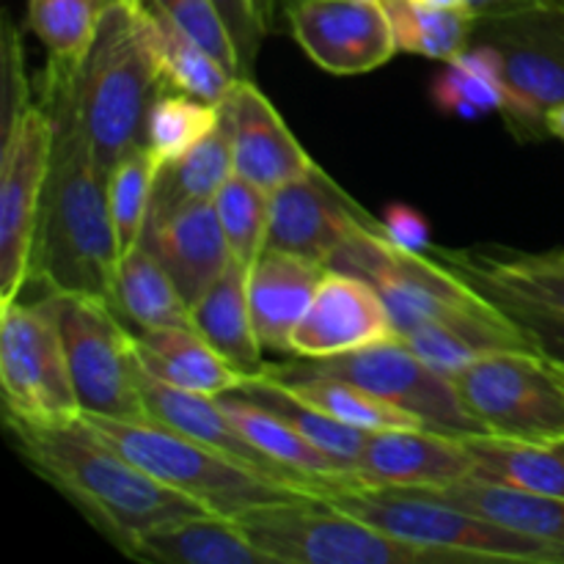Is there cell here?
Segmentation results:
<instances>
[{
  "label": "cell",
  "instance_id": "27",
  "mask_svg": "<svg viewBox=\"0 0 564 564\" xmlns=\"http://www.w3.org/2000/svg\"><path fill=\"white\" fill-rule=\"evenodd\" d=\"M108 301L130 328L135 325V330L193 328L191 306L163 262L143 242L119 257Z\"/></svg>",
  "mask_w": 564,
  "mask_h": 564
},
{
  "label": "cell",
  "instance_id": "36",
  "mask_svg": "<svg viewBox=\"0 0 564 564\" xmlns=\"http://www.w3.org/2000/svg\"><path fill=\"white\" fill-rule=\"evenodd\" d=\"M220 124V105L204 102L182 91H163L154 97L147 116V135L143 147L152 154L154 165L174 163L185 158L193 147L204 141Z\"/></svg>",
  "mask_w": 564,
  "mask_h": 564
},
{
  "label": "cell",
  "instance_id": "42",
  "mask_svg": "<svg viewBox=\"0 0 564 564\" xmlns=\"http://www.w3.org/2000/svg\"><path fill=\"white\" fill-rule=\"evenodd\" d=\"M235 39L237 58H240V77H253L257 69L259 50H262L264 36L270 33L268 20H264L262 0H215Z\"/></svg>",
  "mask_w": 564,
  "mask_h": 564
},
{
  "label": "cell",
  "instance_id": "14",
  "mask_svg": "<svg viewBox=\"0 0 564 564\" xmlns=\"http://www.w3.org/2000/svg\"><path fill=\"white\" fill-rule=\"evenodd\" d=\"M281 25L330 75H364L397 53L383 0H292Z\"/></svg>",
  "mask_w": 564,
  "mask_h": 564
},
{
  "label": "cell",
  "instance_id": "16",
  "mask_svg": "<svg viewBox=\"0 0 564 564\" xmlns=\"http://www.w3.org/2000/svg\"><path fill=\"white\" fill-rule=\"evenodd\" d=\"M386 341H400V334L378 292L358 275L328 268L292 334V352L297 358H328Z\"/></svg>",
  "mask_w": 564,
  "mask_h": 564
},
{
  "label": "cell",
  "instance_id": "10",
  "mask_svg": "<svg viewBox=\"0 0 564 564\" xmlns=\"http://www.w3.org/2000/svg\"><path fill=\"white\" fill-rule=\"evenodd\" d=\"M452 380L466 411L490 435L543 446L564 441V367L545 352H488Z\"/></svg>",
  "mask_w": 564,
  "mask_h": 564
},
{
  "label": "cell",
  "instance_id": "19",
  "mask_svg": "<svg viewBox=\"0 0 564 564\" xmlns=\"http://www.w3.org/2000/svg\"><path fill=\"white\" fill-rule=\"evenodd\" d=\"M141 394L143 402H147L149 419H154V422L165 424V427L171 430H180L187 438L198 441V444L231 457V460L251 468V471L262 474V477L275 479V482L281 485H292V488L306 490V494L317 496V499H325L319 485L301 477V474L290 471V468L275 463L270 455H264L257 444H251V441L237 430V424L226 416L224 408L218 405V397H204L193 394V391L174 389V386L149 378L143 369Z\"/></svg>",
  "mask_w": 564,
  "mask_h": 564
},
{
  "label": "cell",
  "instance_id": "17",
  "mask_svg": "<svg viewBox=\"0 0 564 564\" xmlns=\"http://www.w3.org/2000/svg\"><path fill=\"white\" fill-rule=\"evenodd\" d=\"M220 116L231 132L235 174L262 191L273 193L317 165L253 77H237L220 102Z\"/></svg>",
  "mask_w": 564,
  "mask_h": 564
},
{
  "label": "cell",
  "instance_id": "7",
  "mask_svg": "<svg viewBox=\"0 0 564 564\" xmlns=\"http://www.w3.org/2000/svg\"><path fill=\"white\" fill-rule=\"evenodd\" d=\"M242 532L273 564H460L452 551L405 543L325 499L253 507L235 518Z\"/></svg>",
  "mask_w": 564,
  "mask_h": 564
},
{
  "label": "cell",
  "instance_id": "49",
  "mask_svg": "<svg viewBox=\"0 0 564 564\" xmlns=\"http://www.w3.org/2000/svg\"><path fill=\"white\" fill-rule=\"evenodd\" d=\"M416 6H430V9H471V0H411Z\"/></svg>",
  "mask_w": 564,
  "mask_h": 564
},
{
  "label": "cell",
  "instance_id": "6",
  "mask_svg": "<svg viewBox=\"0 0 564 564\" xmlns=\"http://www.w3.org/2000/svg\"><path fill=\"white\" fill-rule=\"evenodd\" d=\"M325 501L391 538L463 554L471 562L564 564V551L556 545L540 543L413 488H341L325 496Z\"/></svg>",
  "mask_w": 564,
  "mask_h": 564
},
{
  "label": "cell",
  "instance_id": "26",
  "mask_svg": "<svg viewBox=\"0 0 564 564\" xmlns=\"http://www.w3.org/2000/svg\"><path fill=\"white\" fill-rule=\"evenodd\" d=\"M193 328L229 358L246 375H262V341L253 328L251 303H248V268L231 262L218 281L191 306Z\"/></svg>",
  "mask_w": 564,
  "mask_h": 564
},
{
  "label": "cell",
  "instance_id": "29",
  "mask_svg": "<svg viewBox=\"0 0 564 564\" xmlns=\"http://www.w3.org/2000/svg\"><path fill=\"white\" fill-rule=\"evenodd\" d=\"M138 3H141L143 22H147L160 86L169 88V91L191 94V97L204 99V102H224L226 94L237 80L235 72L220 64L202 44L193 42L187 33H182L174 22L165 20L147 0H138Z\"/></svg>",
  "mask_w": 564,
  "mask_h": 564
},
{
  "label": "cell",
  "instance_id": "31",
  "mask_svg": "<svg viewBox=\"0 0 564 564\" xmlns=\"http://www.w3.org/2000/svg\"><path fill=\"white\" fill-rule=\"evenodd\" d=\"M463 441L477 463L474 479L564 499V455L554 446L501 438L490 433L468 435Z\"/></svg>",
  "mask_w": 564,
  "mask_h": 564
},
{
  "label": "cell",
  "instance_id": "39",
  "mask_svg": "<svg viewBox=\"0 0 564 564\" xmlns=\"http://www.w3.org/2000/svg\"><path fill=\"white\" fill-rule=\"evenodd\" d=\"M229 251L237 262L251 268L259 253L268 248L270 193L253 182L231 174L213 198Z\"/></svg>",
  "mask_w": 564,
  "mask_h": 564
},
{
  "label": "cell",
  "instance_id": "40",
  "mask_svg": "<svg viewBox=\"0 0 564 564\" xmlns=\"http://www.w3.org/2000/svg\"><path fill=\"white\" fill-rule=\"evenodd\" d=\"M147 3L240 77V58H237L235 39H231L215 0H147Z\"/></svg>",
  "mask_w": 564,
  "mask_h": 564
},
{
  "label": "cell",
  "instance_id": "38",
  "mask_svg": "<svg viewBox=\"0 0 564 564\" xmlns=\"http://www.w3.org/2000/svg\"><path fill=\"white\" fill-rule=\"evenodd\" d=\"M154 176H158V165H154L147 147L132 149L127 158L119 160V165L110 174L108 204L119 257L135 248L141 242L143 231H147Z\"/></svg>",
  "mask_w": 564,
  "mask_h": 564
},
{
  "label": "cell",
  "instance_id": "45",
  "mask_svg": "<svg viewBox=\"0 0 564 564\" xmlns=\"http://www.w3.org/2000/svg\"><path fill=\"white\" fill-rule=\"evenodd\" d=\"M529 3H540V0H471L474 14L485 17V14H499V11H510V9H521V6Z\"/></svg>",
  "mask_w": 564,
  "mask_h": 564
},
{
  "label": "cell",
  "instance_id": "21",
  "mask_svg": "<svg viewBox=\"0 0 564 564\" xmlns=\"http://www.w3.org/2000/svg\"><path fill=\"white\" fill-rule=\"evenodd\" d=\"M141 242L163 262L187 306H193L235 262L213 202L193 204L171 215L160 226L143 231Z\"/></svg>",
  "mask_w": 564,
  "mask_h": 564
},
{
  "label": "cell",
  "instance_id": "37",
  "mask_svg": "<svg viewBox=\"0 0 564 564\" xmlns=\"http://www.w3.org/2000/svg\"><path fill=\"white\" fill-rule=\"evenodd\" d=\"M110 0H28V28L55 61H83Z\"/></svg>",
  "mask_w": 564,
  "mask_h": 564
},
{
  "label": "cell",
  "instance_id": "30",
  "mask_svg": "<svg viewBox=\"0 0 564 564\" xmlns=\"http://www.w3.org/2000/svg\"><path fill=\"white\" fill-rule=\"evenodd\" d=\"M237 394L248 397L257 405H262L264 411L284 419L290 427H295L303 438L319 446L325 455L334 457L339 466H345L347 471H356V463L361 457L364 444H367L364 430L350 427V424H341L339 419L328 416V413H323L312 402L297 397L290 386L281 383V380H275L268 372L248 375V380L237 389Z\"/></svg>",
  "mask_w": 564,
  "mask_h": 564
},
{
  "label": "cell",
  "instance_id": "4",
  "mask_svg": "<svg viewBox=\"0 0 564 564\" xmlns=\"http://www.w3.org/2000/svg\"><path fill=\"white\" fill-rule=\"evenodd\" d=\"M77 91L99 174L110 180L119 160L143 147L149 108L163 91L138 0H110L102 11Z\"/></svg>",
  "mask_w": 564,
  "mask_h": 564
},
{
  "label": "cell",
  "instance_id": "43",
  "mask_svg": "<svg viewBox=\"0 0 564 564\" xmlns=\"http://www.w3.org/2000/svg\"><path fill=\"white\" fill-rule=\"evenodd\" d=\"M33 99L28 91L25 77V50H22V39L17 33L11 17L3 22V127L28 108Z\"/></svg>",
  "mask_w": 564,
  "mask_h": 564
},
{
  "label": "cell",
  "instance_id": "1",
  "mask_svg": "<svg viewBox=\"0 0 564 564\" xmlns=\"http://www.w3.org/2000/svg\"><path fill=\"white\" fill-rule=\"evenodd\" d=\"M80 64L50 58L39 80V102L53 121V158L31 279L42 281L47 292H86L108 301L119 251L110 220L108 180L99 174L80 116Z\"/></svg>",
  "mask_w": 564,
  "mask_h": 564
},
{
  "label": "cell",
  "instance_id": "20",
  "mask_svg": "<svg viewBox=\"0 0 564 564\" xmlns=\"http://www.w3.org/2000/svg\"><path fill=\"white\" fill-rule=\"evenodd\" d=\"M325 270L323 264L273 248H264L248 268V303L264 350L295 356L292 334L312 306Z\"/></svg>",
  "mask_w": 564,
  "mask_h": 564
},
{
  "label": "cell",
  "instance_id": "48",
  "mask_svg": "<svg viewBox=\"0 0 564 564\" xmlns=\"http://www.w3.org/2000/svg\"><path fill=\"white\" fill-rule=\"evenodd\" d=\"M549 135L564 141V102L556 105V108L549 113Z\"/></svg>",
  "mask_w": 564,
  "mask_h": 564
},
{
  "label": "cell",
  "instance_id": "8",
  "mask_svg": "<svg viewBox=\"0 0 564 564\" xmlns=\"http://www.w3.org/2000/svg\"><path fill=\"white\" fill-rule=\"evenodd\" d=\"M471 42L499 50L505 66V121L518 141L549 135V113L564 102V3L540 0L477 17Z\"/></svg>",
  "mask_w": 564,
  "mask_h": 564
},
{
  "label": "cell",
  "instance_id": "5",
  "mask_svg": "<svg viewBox=\"0 0 564 564\" xmlns=\"http://www.w3.org/2000/svg\"><path fill=\"white\" fill-rule=\"evenodd\" d=\"M83 416L135 466L174 488L176 494L202 505L213 516L237 518L253 507L317 499L306 490L262 477L154 419L135 422V419H108L91 413Z\"/></svg>",
  "mask_w": 564,
  "mask_h": 564
},
{
  "label": "cell",
  "instance_id": "24",
  "mask_svg": "<svg viewBox=\"0 0 564 564\" xmlns=\"http://www.w3.org/2000/svg\"><path fill=\"white\" fill-rule=\"evenodd\" d=\"M218 405L224 408L226 416L237 424V430L251 444H257L264 455H270L275 463L290 468V471L312 479L314 485H319L325 496L341 488H364L356 471H347L334 457L325 455L319 446L303 438L295 427H290L284 419L264 411L262 405H257L248 397L229 391V394L218 397Z\"/></svg>",
  "mask_w": 564,
  "mask_h": 564
},
{
  "label": "cell",
  "instance_id": "41",
  "mask_svg": "<svg viewBox=\"0 0 564 564\" xmlns=\"http://www.w3.org/2000/svg\"><path fill=\"white\" fill-rule=\"evenodd\" d=\"M479 290V286H477ZM490 301L499 303L532 339V345L556 364L564 367V314L551 312V308L540 306V303L523 301V297L501 295V292H485Z\"/></svg>",
  "mask_w": 564,
  "mask_h": 564
},
{
  "label": "cell",
  "instance_id": "18",
  "mask_svg": "<svg viewBox=\"0 0 564 564\" xmlns=\"http://www.w3.org/2000/svg\"><path fill=\"white\" fill-rule=\"evenodd\" d=\"M474 468L466 441L424 427L367 433L356 463L364 488H446L471 479Z\"/></svg>",
  "mask_w": 564,
  "mask_h": 564
},
{
  "label": "cell",
  "instance_id": "3",
  "mask_svg": "<svg viewBox=\"0 0 564 564\" xmlns=\"http://www.w3.org/2000/svg\"><path fill=\"white\" fill-rule=\"evenodd\" d=\"M328 268L358 275L378 292L400 341L419 328H441L468 339L482 356L538 350L527 330L466 275L427 253L394 246L375 218L347 237Z\"/></svg>",
  "mask_w": 564,
  "mask_h": 564
},
{
  "label": "cell",
  "instance_id": "50",
  "mask_svg": "<svg viewBox=\"0 0 564 564\" xmlns=\"http://www.w3.org/2000/svg\"><path fill=\"white\" fill-rule=\"evenodd\" d=\"M554 449H556V452H560V455H564V441H562V444H556V446H554Z\"/></svg>",
  "mask_w": 564,
  "mask_h": 564
},
{
  "label": "cell",
  "instance_id": "11",
  "mask_svg": "<svg viewBox=\"0 0 564 564\" xmlns=\"http://www.w3.org/2000/svg\"><path fill=\"white\" fill-rule=\"evenodd\" d=\"M264 372L275 375V378L328 375V378L347 380V383L380 397L389 405L411 413L433 433L457 435V438L488 433L466 411L455 389V380L422 361L405 341H386V345H372L328 358L268 364Z\"/></svg>",
  "mask_w": 564,
  "mask_h": 564
},
{
  "label": "cell",
  "instance_id": "15",
  "mask_svg": "<svg viewBox=\"0 0 564 564\" xmlns=\"http://www.w3.org/2000/svg\"><path fill=\"white\" fill-rule=\"evenodd\" d=\"M372 215L358 207L319 165L270 193L268 248L328 268L347 237Z\"/></svg>",
  "mask_w": 564,
  "mask_h": 564
},
{
  "label": "cell",
  "instance_id": "9",
  "mask_svg": "<svg viewBox=\"0 0 564 564\" xmlns=\"http://www.w3.org/2000/svg\"><path fill=\"white\" fill-rule=\"evenodd\" d=\"M64 339L80 411L108 419H149L132 328L110 301L86 292H47Z\"/></svg>",
  "mask_w": 564,
  "mask_h": 564
},
{
  "label": "cell",
  "instance_id": "47",
  "mask_svg": "<svg viewBox=\"0 0 564 564\" xmlns=\"http://www.w3.org/2000/svg\"><path fill=\"white\" fill-rule=\"evenodd\" d=\"M292 0H264V20H268L270 31L281 25V17H284V9Z\"/></svg>",
  "mask_w": 564,
  "mask_h": 564
},
{
  "label": "cell",
  "instance_id": "35",
  "mask_svg": "<svg viewBox=\"0 0 564 564\" xmlns=\"http://www.w3.org/2000/svg\"><path fill=\"white\" fill-rule=\"evenodd\" d=\"M397 50L433 61H452L471 44L477 14L471 9H430L411 0H383Z\"/></svg>",
  "mask_w": 564,
  "mask_h": 564
},
{
  "label": "cell",
  "instance_id": "33",
  "mask_svg": "<svg viewBox=\"0 0 564 564\" xmlns=\"http://www.w3.org/2000/svg\"><path fill=\"white\" fill-rule=\"evenodd\" d=\"M433 99L441 110L460 119L505 110L507 86L499 50L482 42L468 44L463 53L446 61V69L435 77Z\"/></svg>",
  "mask_w": 564,
  "mask_h": 564
},
{
  "label": "cell",
  "instance_id": "46",
  "mask_svg": "<svg viewBox=\"0 0 564 564\" xmlns=\"http://www.w3.org/2000/svg\"><path fill=\"white\" fill-rule=\"evenodd\" d=\"M527 262L538 264V268H549V270H564V248H556V251H545V253H521Z\"/></svg>",
  "mask_w": 564,
  "mask_h": 564
},
{
  "label": "cell",
  "instance_id": "22",
  "mask_svg": "<svg viewBox=\"0 0 564 564\" xmlns=\"http://www.w3.org/2000/svg\"><path fill=\"white\" fill-rule=\"evenodd\" d=\"M132 339L143 372L174 389L220 397L248 380V375L220 356L196 328L132 330Z\"/></svg>",
  "mask_w": 564,
  "mask_h": 564
},
{
  "label": "cell",
  "instance_id": "23",
  "mask_svg": "<svg viewBox=\"0 0 564 564\" xmlns=\"http://www.w3.org/2000/svg\"><path fill=\"white\" fill-rule=\"evenodd\" d=\"M127 556L158 564H273L235 518L213 512L149 529L127 549Z\"/></svg>",
  "mask_w": 564,
  "mask_h": 564
},
{
  "label": "cell",
  "instance_id": "28",
  "mask_svg": "<svg viewBox=\"0 0 564 564\" xmlns=\"http://www.w3.org/2000/svg\"><path fill=\"white\" fill-rule=\"evenodd\" d=\"M231 174H235L231 132L220 116V124L198 147H193L185 158L158 169L147 229H154L193 204L213 202Z\"/></svg>",
  "mask_w": 564,
  "mask_h": 564
},
{
  "label": "cell",
  "instance_id": "44",
  "mask_svg": "<svg viewBox=\"0 0 564 564\" xmlns=\"http://www.w3.org/2000/svg\"><path fill=\"white\" fill-rule=\"evenodd\" d=\"M378 229L383 231L394 246L419 253L430 251V224L416 207L391 204V207L386 209L383 220H378Z\"/></svg>",
  "mask_w": 564,
  "mask_h": 564
},
{
  "label": "cell",
  "instance_id": "34",
  "mask_svg": "<svg viewBox=\"0 0 564 564\" xmlns=\"http://www.w3.org/2000/svg\"><path fill=\"white\" fill-rule=\"evenodd\" d=\"M275 380L290 386L297 397L312 402V405L319 408L323 413L339 419L341 424L364 430V433H375V430L424 427L416 416L389 405V402H383L380 397L369 394V391L358 389V386L347 383V380L328 378V375H286V378Z\"/></svg>",
  "mask_w": 564,
  "mask_h": 564
},
{
  "label": "cell",
  "instance_id": "12",
  "mask_svg": "<svg viewBox=\"0 0 564 564\" xmlns=\"http://www.w3.org/2000/svg\"><path fill=\"white\" fill-rule=\"evenodd\" d=\"M0 389L6 416L61 424L83 416L53 303L0 306Z\"/></svg>",
  "mask_w": 564,
  "mask_h": 564
},
{
  "label": "cell",
  "instance_id": "2",
  "mask_svg": "<svg viewBox=\"0 0 564 564\" xmlns=\"http://www.w3.org/2000/svg\"><path fill=\"white\" fill-rule=\"evenodd\" d=\"M3 419L28 468L66 496L121 554L149 529L207 512L135 466L86 416L61 424L6 413Z\"/></svg>",
  "mask_w": 564,
  "mask_h": 564
},
{
  "label": "cell",
  "instance_id": "13",
  "mask_svg": "<svg viewBox=\"0 0 564 564\" xmlns=\"http://www.w3.org/2000/svg\"><path fill=\"white\" fill-rule=\"evenodd\" d=\"M53 158V121L39 99L3 127L0 141V306L31 281L39 218Z\"/></svg>",
  "mask_w": 564,
  "mask_h": 564
},
{
  "label": "cell",
  "instance_id": "51",
  "mask_svg": "<svg viewBox=\"0 0 564 564\" xmlns=\"http://www.w3.org/2000/svg\"><path fill=\"white\" fill-rule=\"evenodd\" d=\"M560 3H564V0H560Z\"/></svg>",
  "mask_w": 564,
  "mask_h": 564
},
{
  "label": "cell",
  "instance_id": "32",
  "mask_svg": "<svg viewBox=\"0 0 564 564\" xmlns=\"http://www.w3.org/2000/svg\"><path fill=\"white\" fill-rule=\"evenodd\" d=\"M438 259L466 275L482 292L523 297L564 314V270L538 268L521 253L438 251Z\"/></svg>",
  "mask_w": 564,
  "mask_h": 564
},
{
  "label": "cell",
  "instance_id": "25",
  "mask_svg": "<svg viewBox=\"0 0 564 564\" xmlns=\"http://www.w3.org/2000/svg\"><path fill=\"white\" fill-rule=\"evenodd\" d=\"M427 494L457 510L474 512L479 518L501 523L507 529L556 545L564 551V499L562 496H543L532 490L510 488V485L485 482V479H463L446 488H413Z\"/></svg>",
  "mask_w": 564,
  "mask_h": 564
}]
</instances>
